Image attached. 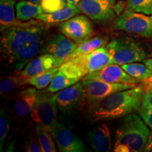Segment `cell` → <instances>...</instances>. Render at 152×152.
Returning a JSON list of instances; mask_svg holds the SVG:
<instances>
[{"label": "cell", "instance_id": "obj_1", "mask_svg": "<svg viewBox=\"0 0 152 152\" xmlns=\"http://www.w3.org/2000/svg\"><path fill=\"white\" fill-rule=\"evenodd\" d=\"M47 29L38 21L21 22L2 32L1 59L14 71H20L34 57L41 53Z\"/></svg>", "mask_w": 152, "mask_h": 152}, {"label": "cell", "instance_id": "obj_2", "mask_svg": "<svg viewBox=\"0 0 152 152\" xmlns=\"http://www.w3.org/2000/svg\"><path fill=\"white\" fill-rule=\"evenodd\" d=\"M144 85L113 93L102 99L89 102L87 115L92 122L125 117L141 108Z\"/></svg>", "mask_w": 152, "mask_h": 152}, {"label": "cell", "instance_id": "obj_3", "mask_svg": "<svg viewBox=\"0 0 152 152\" xmlns=\"http://www.w3.org/2000/svg\"><path fill=\"white\" fill-rule=\"evenodd\" d=\"M150 133L149 126L141 116L136 113L128 114L115 130L113 151H144Z\"/></svg>", "mask_w": 152, "mask_h": 152}, {"label": "cell", "instance_id": "obj_4", "mask_svg": "<svg viewBox=\"0 0 152 152\" xmlns=\"http://www.w3.org/2000/svg\"><path fill=\"white\" fill-rule=\"evenodd\" d=\"M105 47L111 57L112 64L117 65L143 61L148 56L140 43L125 36L114 38Z\"/></svg>", "mask_w": 152, "mask_h": 152}, {"label": "cell", "instance_id": "obj_5", "mask_svg": "<svg viewBox=\"0 0 152 152\" xmlns=\"http://www.w3.org/2000/svg\"><path fill=\"white\" fill-rule=\"evenodd\" d=\"M113 28L115 30L152 39V14L136 12L128 8L115 19Z\"/></svg>", "mask_w": 152, "mask_h": 152}, {"label": "cell", "instance_id": "obj_6", "mask_svg": "<svg viewBox=\"0 0 152 152\" xmlns=\"http://www.w3.org/2000/svg\"><path fill=\"white\" fill-rule=\"evenodd\" d=\"M58 107L56 94L48 91H38L37 99L30 118L37 124H41L52 130L58 122Z\"/></svg>", "mask_w": 152, "mask_h": 152}, {"label": "cell", "instance_id": "obj_7", "mask_svg": "<svg viewBox=\"0 0 152 152\" xmlns=\"http://www.w3.org/2000/svg\"><path fill=\"white\" fill-rule=\"evenodd\" d=\"M58 29L62 34L78 45L90 39L94 35L92 23L86 15H77L68 19L59 25Z\"/></svg>", "mask_w": 152, "mask_h": 152}, {"label": "cell", "instance_id": "obj_8", "mask_svg": "<svg viewBox=\"0 0 152 152\" xmlns=\"http://www.w3.org/2000/svg\"><path fill=\"white\" fill-rule=\"evenodd\" d=\"M115 0H81L77 7L93 21L104 23L115 17Z\"/></svg>", "mask_w": 152, "mask_h": 152}, {"label": "cell", "instance_id": "obj_9", "mask_svg": "<svg viewBox=\"0 0 152 152\" xmlns=\"http://www.w3.org/2000/svg\"><path fill=\"white\" fill-rule=\"evenodd\" d=\"M84 88V99L88 102L102 99L113 93L136 87L127 83H112L96 80H82Z\"/></svg>", "mask_w": 152, "mask_h": 152}, {"label": "cell", "instance_id": "obj_10", "mask_svg": "<svg viewBox=\"0 0 152 152\" xmlns=\"http://www.w3.org/2000/svg\"><path fill=\"white\" fill-rule=\"evenodd\" d=\"M83 99L84 88L82 82H77L76 84L59 91L56 94L58 112L64 117L76 114V110Z\"/></svg>", "mask_w": 152, "mask_h": 152}, {"label": "cell", "instance_id": "obj_11", "mask_svg": "<svg viewBox=\"0 0 152 152\" xmlns=\"http://www.w3.org/2000/svg\"><path fill=\"white\" fill-rule=\"evenodd\" d=\"M78 44L61 33L54 34L48 39L42 49L41 54H50L56 59V66L59 67L66 61L68 56L73 52Z\"/></svg>", "mask_w": 152, "mask_h": 152}, {"label": "cell", "instance_id": "obj_12", "mask_svg": "<svg viewBox=\"0 0 152 152\" xmlns=\"http://www.w3.org/2000/svg\"><path fill=\"white\" fill-rule=\"evenodd\" d=\"M53 137L61 152L88 151L83 142L68 127L57 122L51 130Z\"/></svg>", "mask_w": 152, "mask_h": 152}, {"label": "cell", "instance_id": "obj_13", "mask_svg": "<svg viewBox=\"0 0 152 152\" xmlns=\"http://www.w3.org/2000/svg\"><path fill=\"white\" fill-rule=\"evenodd\" d=\"M83 80H96L112 83H127L137 85L140 80L127 73L121 66L110 64L97 71L87 74Z\"/></svg>", "mask_w": 152, "mask_h": 152}, {"label": "cell", "instance_id": "obj_14", "mask_svg": "<svg viewBox=\"0 0 152 152\" xmlns=\"http://www.w3.org/2000/svg\"><path fill=\"white\" fill-rule=\"evenodd\" d=\"M105 46L87 54L72 58L68 61L75 63L83 68L87 74L97 71L106 66L112 64L111 57Z\"/></svg>", "mask_w": 152, "mask_h": 152}, {"label": "cell", "instance_id": "obj_15", "mask_svg": "<svg viewBox=\"0 0 152 152\" xmlns=\"http://www.w3.org/2000/svg\"><path fill=\"white\" fill-rule=\"evenodd\" d=\"M38 90L28 87L15 95L13 102V110L15 115L20 118H26L31 115L37 99Z\"/></svg>", "mask_w": 152, "mask_h": 152}, {"label": "cell", "instance_id": "obj_16", "mask_svg": "<svg viewBox=\"0 0 152 152\" xmlns=\"http://www.w3.org/2000/svg\"><path fill=\"white\" fill-rule=\"evenodd\" d=\"M90 147L96 152H108L111 150V132L106 124H101L87 134Z\"/></svg>", "mask_w": 152, "mask_h": 152}, {"label": "cell", "instance_id": "obj_17", "mask_svg": "<svg viewBox=\"0 0 152 152\" xmlns=\"http://www.w3.org/2000/svg\"><path fill=\"white\" fill-rule=\"evenodd\" d=\"M54 67H56L54 56L50 54H44L28 62L26 67L19 73L29 79Z\"/></svg>", "mask_w": 152, "mask_h": 152}, {"label": "cell", "instance_id": "obj_18", "mask_svg": "<svg viewBox=\"0 0 152 152\" xmlns=\"http://www.w3.org/2000/svg\"><path fill=\"white\" fill-rule=\"evenodd\" d=\"M80 13L81 11L77 5L67 3V4L60 10L55 11L54 13H51V14L42 13L36 18L39 21L47 25L61 23L63 22L68 20V19L80 14Z\"/></svg>", "mask_w": 152, "mask_h": 152}, {"label": "cell", "instance_id": "obj_19", "mask_svg": "<svg viewBox=\"0 0 152 152\" xmlns=\"http://www.w3.org/2000/svg\"><path fill=\"white\" fill-rule=\"evenodd\" d=\"M15 0H0V30L1 32L22 21L16 20Z\"/></svg>", "mask_w": 152, "mask_h": 152}, {"label": "cell", "instance_id": "obj_20", "mask_svg": "<svg viewBox=\"0 0 152 152\" xmlns=\"http://www.w3.org/2000/svg\"><path fill=\"white\" fill-rule=\"evenodd\" d=\"M109 37L105 35H100L90 38V39L85 41V42L77 45L75 50L68 56L66 61H68L76 58V57L92 52L93 51L96 50L100 47L105 46L109 43Z\"/></svg>", "mask_w": 152, "mask_h": 152}, {"label": "cell", "instance_id": "obj_21", "mask_svg": "<svg viewBox=\"0 0 152 152\" xmlns=\"http://www.w3.org/2000/svg\"><path fill=\"white\" fill-rule=\"evenodd\" d=\"M16 18L23 22L29 21L37 18L43 13L39 4H36L28 0H20L16 4Z\"/></svg>", "mask_w": 152, "mask_h": 152}, {"label": "cell", "instance_id": "obj_22", "mask_svg": "<svg viewBox=\"0 0 152 152\" xmlns=\"http://www.w3.org/2000/svg\"><path fill=\"white\" fill-rule=\"evenodd\" d=\"M26 85H28V79L20 73L16 75H9L1 80L0 93L1 96H5Z\"/></svg>", "mask_w": 152, "mask_h": 152}, {"label": "cell", "instance_id": "obj_23", "mask_svg": "<svg viewBox=\"0 0 152 152\" xmlns=\"http://www.w3.org/2000/svg\"><path fill=\"white\" fill-rule=\"evenodd\" d=\"M35 132L38 141L40 144L43 152H56V148L53 140V136L51 131L41 124H37Z\"/></svg>", "mask_w": 152, "mask_h": 152}, {"label": "cell", "instance_id": "obj_24", "mask_svg": "<svg viewBox=\"0 0 152 152\" xmlns=\"http://www.w3.org/2000/svg\"><path fill=\"white\" fill-rule=\"evenodd\" d=\"M79 81V79L69 77L66 74L64 73L62 71L58 70L54 78L52 79L51 83L49 84L47 91L52 93L59 92L64 89L76 84Z\"/></svg>", "mask_w": 152, "mask_h": 152}, {"label": "cell", "instance_id": "obj_25", "mask_svg": "<svg viewBox=\"0 0 152 152\" xmlns=\"http://www.w3.org/2000/svg\"><path fill=\"white\" fill-rule=\"evenodd\" d=\"M121 67L127 73L140 81H144L152 77V71L144 64L133 62L123 64Z\"/></svg>", "mask_w": 152, "mask_h": 152}, {"label": "cell", "instance_id": "obj_26", "mask_svg": "<svg viewBox=\"0 0 152 152\" xmlns=\"http://www.w3.org/2000/svg\"><path fill=\"white\" fill-rule=\"evenodd\" d=\"M58 71V67H54L39 75L28 79V85H33L37 90H43L49 86L52 79Z\"/></svg>", "mask_w": 152, "mask_h": 152}, {"label": "cell", "instance_id": "obj_27", "mask_svg": "<svg viewBox=\"0 0 152 152\" xmlns=\"http://www.w3.org/2000/svg\"><path fill=\"white\" fill-rule=\"evenodd\" d=\"M11 116L4 108L1 107L0 111V149L2 151L3 145L8 135L10 128Z\"/></svg>", "mask_w": 152, "mask_h": 152}, {"label": "cell", "instance_id": "obj_28", "mask_svg": "<svg viewBox=\"0 0 152 152\" xmlns=\"http://www.w3.org/2000/svg\"><path fill=\"white\" fill-rule=\"evenodd\" d=\"M128 8L136 12L152 14V0H127Z\"/></svg>", "mask_w": 152, "mask_h": 152}, {"label": "cell", "instance_id": "obj_29", "mask_svg": "<svg viewBox=\"0 0 152 152\" xmlns=\"http://www.w3.org/2000/svg\"><path fill=\"white\" fill-rule=\"evenodd\" d=\"M67 0H41L40 4L43 13L51 14L64 8L67 4Z\"/></svg>", "mask_w": 152, "mask_h": 152}, {"label": "cell", "instance_id": "obj_30", "mask_svg": "<svg viewBox=\"0 0 152 152\" xmlns=\"http://www.w3.org/2000/svg\"><path fill=\"white\" fill-rule=\"evenodd\" d=\"M25 151L28 152H41L42 148L38 141V139H36L35 136L31 135L28 137L25 145Z\"/></svg>", "mask_w": 152, "mask_h": 152}, {"label": "cell", "instance_id": "obj_31", "mask_svg": "<svg viewBox=\"0 0 152 152\" xmlns=\"http://www.w3.org/2000/svg\"><path fill=\"white\" fill-rule=\"evenodd\" d=\"M138 112L146 124L152 130V108L146 109H140Z\"/></svg>", "mask_w": 152, "mask_h": 152}, {"label": "cell", "instance_id": "obj_32", "mask_svg": "<svg viewBox=\"0 0 152 152\" xmlns=\"http://www.w3.org/2000/svg\"><path fill=\"white\" fill-rule=\"evenodd\" d=\"M150 108H152V87L145 90L140 109H146Z\"/></svg>", "mask_w": 152, "mask_h": 152}, {"label": "cell", "instance_id": "obj_33", "mask_svg": "<svg viewBox=\"0 0 152 152\" xmlns=\"http://www.w3.org/2000/svg\"><path fill=\"white\" fill-rule=\"evenodd\" d=\"M145 152L148 151H152V130L151 132L150 133L149 138H148V140L147 142V144H146L145 147H144V151Z\"/></svg>", "mask_w": 152, "mask_h": 152}, {"label": "cell", "instance_id": "obj_34", "mask_svg": "<svg viewBox=\"0 0 152 152\" xmlns=\"http://www.w3.org/2000/svg\"><path fill=\"white\" fill-rule=\"evenodd\" d=\"M144 82V87L145 88V90H147V89L151 88L152 87V77H150V78L146 80L143 81Z\"/></svg>", "mask_w": 152, "mask_h": 152}, {"label": "cell", "instance_id": "obj_35", "mask_svg": "<svg viewBox=\"0 0 152 152\" xmlns=\"http://www.w3.org/2000/svg\"><path fill=\"white\" fill-rule=\"evenodd\" d=\"M143 64L152 71V58H145L143 60Z\"/></svg>", "mask_w": 152, "mask_h": 152}, {"label": "cell", "instance_id": "obj_36", "mask_svg": "<svg viewBox=\"0 0 152 152\" xmlns=\"http://www.w3.org/2000/svg\"><path fill=\"white\" fill-rule=\"evenodd\" d=\"M80 1H81V0H67L68 3L73 4H75V5L78 4V3Z\"/></svg>", "mask_w": 152, "mask_h": 152}, {"label": "cell", "instance_id": "obj_37", "mask_svg": "<svg viewBox=\"0 0 152 152\" xmlns=\"http://www.w3.org/2000/svg\"><path fill=\"white\" fill-rule=\"evenodd\" d=\"M28 1H32V2L36 3V4H40L41 2V0H28Z\"/></svg>", "mask_w": 152, "mask_h": 152}, {"label": "cell", "instance_id": "obj_38", "mask_svg": "<svg viewBox=\"0 0 152 152\" xmlns=\"http://www.w3.org/2000/svg\"><path fill=\"white\" fill-rule=\"evenodd\" d=\"M150 56H152V46H151V54H150Z\"/></svg>", "mask_w": 152, "mask_h": 152}]
</instances>
